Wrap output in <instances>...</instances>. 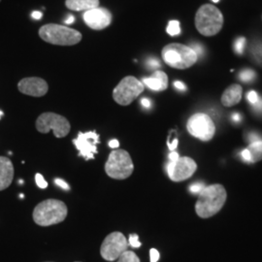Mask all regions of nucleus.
<instances>
[{
  "instance_id": "a211bd4d",
  "label": "nucleus",
  "mask_w": 262,
  "mask_h": 262,
  "mask_svg": "<svg viewBox=\"0 0 262 262\" xmlns=\"http://www.w3.org/2000/svg\"><path fill=\"white\" fill-rule=\"evenodd\" d=\"M66 6L73 11H89L99 7V0H66Z\"/></svg>"
},
{
  "instance_id": "58836bf2",
  "label": "nucleus",
  "mask_w": 262,
  "mask_h": 262,
  "mask_svg": "<svg viewBox=\"0 0 262 262\" xmlns=\"http://www.w3.org/2000/svg\"><path fill=\"white\" fill-rule=\"evenodd\" d=\"M253 107H255V109L256 110H259V111H261L262 110V98L259 97V99H258V101L256 102V103L253 105Z\"/></svg>"
},
{
  "instance_id": "a878e982",
  "label": "nucleus",
  "mask_w": 262,
  "mask_h": 262,
  "mask_svg": "<svg viewBox=\"0 0 262 262\" xmlns=\"http://www.w3.org/2000/svg\"><path fill=\"white\" fill-rule=\"evenodd\" d=\"M129 245L132 248H140L141 242L139 241V236L137 234H131L129 236Z\"/></svg>"
},
{
  "instance_id": "c85d7f7f",
  "label": "nucleus",
  "mask_w": 262,
  "mask_h": 262,
  "mask_svg": "<svg viewBox=\"0 0 262 262\" xmlns=\"http://www.w3.org/2000/svg\"><path fill=\"white\" fill-rule=\"evenodd\" d=\"M55 183H56V185H57L58 187H61V188L64 189V190H69V189H70L69 185L66 183V181H63V180H61V179H56V180H55Z\"/></svg>"
},
{
  "instance_id": "f257e3e1",
  "label": "nucleus",
  "mask_w": 262,
  "mask_h": 262,
  "mask_svg": "<svg viewBox=\"0 0 262 262\" xmlns=\"http://www.w3.org/2000/svg\"><path fill=\"white\" fill-rule=\"evenodd\" d=\"M226 197V190L222 185H212L204 187L199 192L195 204L197 215L202 219H208L217 214L225 206Z\"/></svg>"
},
{
  "instance_id": "c9c22d12",
  "label": "nucleus",
  "mask_w": 262,
  "mask_h": 262,
  "mask_svg": "<svg viewBox=\"0 0 262 262\" xmlns=\"http://www.w3.org/2000/svg\"><path fill=\"white\" fill-rule=\"evenodd\" d=\"M109 147H110L111 149H117V148L120 147V142L117 140V139L111 140L109 142Z\"/></svg>"
},
{
  "instance_id": "39448f33",
  "label": "nucleus",
  "mask_w": 262,
  "mask_h": 262,
  "mask_svg": "<svg viewBox=\"0 0 262 262\" xmlns=\"http://www.w3.org/2000/svg\"><path fill=\"white\" fill-rule=\"evenodd\" d=\"M161 56L167 66L175 69H187L196 63L198 56L188 46L172 43L162 49Z\"/></svg>"
},
{
  "instance_id": "412c9836",
  "label": "nucleus",
  "mask_w": 262,
  "mask_h": 262,
  "mask_svg": "<svg viewBox=\"0 0 262 262\" xmlns=\"http://www.w3.org/2000/svg\"><path fill=\"white\" fill-rule=\"evenodd\" d=\"M166 31L169 35L171 36H177L181 33V28H180V23L178 20H171L169 21L168 26L166 28Z\"/></svg>"
},
{
  "instance_id": "4be33fe9",
  "label": "nucleus",
  "mask_w": 262,
  "mask_h": 262,
  "mask_svg": "<svg viewBox=\"0 0 262 262\" xmlns=\"http://www.w3.org/2000/svg\"><path fill=\"white\" fill-rule=\"evenodd\" d=\"M239 78H240L241 81H243L245 83H250V82L254 80L255 72L252 69H245L240 73Z\"/></svg>"
},
{
  "instance_id": "7ed1b4c3",
  "label": "nucleus",
  "mask_w": 262,
  "mask_h": 262,
  "mask_svg": "<svg viewBox=\"0 0 262 262\" xmlns=\"http://www.w3.org/2000/svg\"><path fill=\"white\" fill-rule=\"evenodd\" d=\"M39 36L43 41L57 46H73L83 38L78 30L56 24H48L40 28Z\"/></svg>"
},
{
  "instance_id": "cd10ccee",
  "label": "nucleus",
  "mask_w": 262,
  "mask_h": 262,
  "mask_svg": "<svg viewBox=\"0 0 262 262\" xmlns=\"http://www.w3.org/2000/svg\"><path fill=\"white\" fill-rule=\"evenodd\" d=\"M247 98H248V100H249L250 103L254 105V104L258 101L259 96H258V94H256V92L251 91V92L248 94V95H247Z\"/></svg>"
},
{
  "instance_id": "a19ab883",
  "label": "nucleus",
  "mask_w": 262,
  "mask_h": 262,
  "mask_svg": "<svg viewBox=\"0 0 262 262\" xmlns=\"http://www.w3.org/2000/svg\"><path fill=\"white\" fill-rule=\"evenodd\" d=\"M240 119H241V117H240L239 114H233V115H232V120H233L234 122H239Z\"/></svg>"
},
{
  "instance_id": "bb28decb",
  "label": "nucleus",
  "mask_w": 262,
  "mask_h": 262,
  "mask_svg": "<svg viewBox=\"0 0 262 262\" xmlns=\"http://www.w3.org/2000/svg\"><path fill=\"white\" fill-rule=\"evenodd\" d=\"M205 187L203 183H195L193 185H191L189 187V190L192 192V193H195V194H199V192Z\"/></svg>"
},
{
  "instance_id": "ddd939ff",
  "label": "nucleus",
  "mask_w": 262,
  "mask_h": 262,
  "mask_svg": "<svg viewBox=\"0 0 262 262\" xmlns=\"http://www.w3.org/2000/svg\"><path fill=\"white\" fill-rule=\"evenodd\" d=\"M85 25L94 30H102L112 23V14L106 8L97 7L85 11L83 16Z\"/></svg>"
},
{
  "instance_id": "4c0bfd02",
  "label": "nucleus",
  "mask_w": 262,
  "mask_h": 262,
  "mask_svg": "<svg viewBox=\"0 0 262 262\" xmlns=\"http://www.w3.org/2000/svg\"><path fill=\"white\" fill-rule=\"evenodd\" d=\"M32 18L35 19H42V17H43V15H42V13L41 12H39V11H34L33 13H32Z\"/></svg>"
},
{
  "instance_id": "423d86ee",
  "label": "nucleus",
  "mask_w": 262,
  "mask_h": 262,
  "mask_svg": "<svg viewBox=\"0 0 262 262\" xmlns=\"http://www.w3.org/2000/svg\"><path fill=\"white\" fill-rule=\"evenodd\" d=\"M134 165L130 155L124 150H114L105 163V172L110 178L124 180L130 177Z\"/></svg>"
},
{
  "instance_id": "e433bc0d",
  "label": "nucleus",
  "mask_w": 262,
  "mask_h": 262,
  "mask_svg": "<svg viewBox=\"0 0 262 262\" xmlns=\"http://www.w3.org/2000/svg\"><path fill=\"white\" fill-rule=\"evenodd\" d=\"M141 104H142L145 108H147V109H149V108H150V106H151V103H150V101L148 98H143V99L141 100Z\"/></svg>"
},
{
  "instance_id": "4468645a",
  "label": "nucleus",
  "mask_w": 262,
  "mask_h": 262,
  "mask_svg": "<svg viewBox=\"0 0 262 262\" xmlns=\"http://www.w3.org/2000/svg\"><path fill=\"white\" fill-rule=\"evenodd\" d=\"M18 89L21 94L33 97H41L47 94L49 85L42 78L28 77L19 81Z\"/></svg>"
},
{
  "instance_id": "f03ea898",
  "label": "nucleus",
  "mask_w": 262,
  "mask_h": 262,
  "mask_svg": "<svg viewBox=\"0 0 262 262\" xmlns=\"http://www.w3.org/2000/svg\"><path fill=\"white\" fill-rule=\"evenodd\" d=\"M67 214L66 203L56 199H48L34 208L33 221L40 226H51L62 223Z\"/></svg>"
},
{
  "instance_id": "72a5a7b5",
  "label": "nucleus",
  "mask_w": 262,
  "mask_h": 262,
  "mask_svg": "<svg viewBox=\"0 0 262 262\" xmlns=\"http://www.w3.org/2000/svg\"><path fill=\"white\" fill-rule=\"evenodd\" d=\"M179 141L178 139H175V140L173 141V143H170V142H167V146H168L169 150H175V149H177V147H178Z\"/></svg>"
},
{
  "instance_id": "2f4dec72",
  "label": "nucleus",
  "mask_w": 262,
  "mask_h": 262,
  "mask_svg": "<svg viewBox=\"0 0 262 262\" xmlns=\"http://www.w3.org/2000/svg\"><path fill=\"white\" fill-rule=\"evenodd\" d=\"M174 86L179 90V91H182V92H185L186 90H187V86H186V84H184V83H182V82H180V81H176V82H174Z\"/></svg>"
},
{
  "instance_id": "f8f14e48",
  "label": "nucleus",
  "mask_w": 262,
  "mask_h": 262,
  "mask_svg": "<svg viewBox=\"0 0 262 262\" xmlns=\"http://www.w3.org/2000/svg\"><path fill=\"white\" fill-rule=\"evenodd\" d=\"M99 143V134L96 131L80 132L78 137L73 140V144L79 150V156L85 160L94 159V155L98 152L97 145Z\"/></svg>"
},
{
  "instance_id": "6e6552de",
  "label": "nucleus",
  "mask_w": 262,
  "mask_h": 262,
  "mask_svg": "<svg viewBox=\"0 0 262 262\" xmlns=\"http://www.w3.org/2000/svg\"><path fill=\"white\" fill-rule=\"evenodd\" d=\"M36 128L39 132L46 134L50 130L54 131L56 138H63L70 132V122L56 113H44L38 117Z\"/></svg>"
},
{
  "instance_id": "393cba45",
  "label": "nucleus",
  "mask_w": 262,
  "mask_h": 262,
  "mask_svg": "<svg viewBox=\"0 0 262 262\" xmlns=\"http://www.w3.org/2000/svg\"><path fill=\"white\" fill-rule=\"evenodd\" d=\"M35 182H36V185H37L38 187H40V188H47L48 183L41 174L38 173V174L35 175Z\"/></svg>"
},
{
  "instance_id": "b1692460",
  "label": "nucleus",
  "mask_w": 262,
  "mask_h": 262,
  "mask_svg": "<svg viewBox=\"0 0 262 262\" xmlns=\"http://www.w3.org/2000/svg\"><path fill=\"white\" fill-rule=\"evenodd\" d=\"M146 64H147V67L149 69H159V67H160V62H159V59H157L155 57L149 58L147 60Z\"/></svg>"
},
{
  "instance_id": "dca6fc26",
  "label": "nucleus",
  "mask_w": 262,
  "mask_h": 262,
  "mask_svg": "<svg viewBox=\"0 0 262 262\" xmlns=\"http://www.w3.org/2000/svg\"><path fill=\"white\" fill-rule=\"evenodd\" d=\"M143 84L147 85L151 91L162 92L165 91L168 86V77L160 70H156L150 77L143 79Z\"/></svg>"
},
{
  "instance_id": "1a4fd4ad",
  "label": "nucleus",
  "mask_w": 262,
  "mask_h": 262,
  "mask_svg": "<svg viewBox=\"0 0 262 262\" xmlns=\"http://www.w3.org/2000/svg\"><path fill=\"white\" fill-rule=\"evenodd\" d=\"M187 131L199 140L210 141L215 135V125L212 119L203 113H198L187 121Z\"/></svg>"
},
{
  "instance_id": "473e14b6",
  "label": "nucleus",
  "mask_w": 262,
  "mask_h": 262,
  "mask_svg": "<svg viewBox=\"0 0 262 262\" xmlns=\"http://www.w3.org/2000/svg\"><path fill=\"white\" fill-rule=\"evenodd\" d=\"M241 157H242V159H243L245 161L251 162V155H250L249 150H247V149H245V150L241 152Z\"/></svg>"
},
{
  "instance_id": "aec40b11",
  "label": "nucleus",
  "mask_w": 262,
  "mask_h": 262,
  "mask_svg": "<svg viewBox=\"0 0 262 262\" xmlns=\"http://www.w3.org/2000/svg\"><path fill=\"white\" fill-rule=\"evenodd\" d=\"M118 259H119L118 262H140V259L136 255V253L131 251L124 252Z\"/></svg>"
},
{
  "instance_id": "9d476101",
  "label": "nucleus",
  "mask_w": 262,
  "mask_h": 262,
  "mask_svg": "<svg viewBox=\"0 0 262 262\" xmlns=\"http://www.w3.org/2000/svg\"><path fill=\"white\" fill-rule=\"evenodd\" d=\"M128 249V241L121 232H113L104 239L100 248V253L103 259L114 261Z\"/></svg>"
},
{
  "instance_id": "f704fd0d",
  "label": "nucleus",
  "mask_w": 262,
  "mask_h": 262,
  "mask_svg": "<svg viewBox=\"0 0 262 262\" xmlns=\"http://www.w3.org/2000/svg\"><path fill=\"white\" fill-rule=\"evenodd\" d=\"M179 158H180V156H179L178 152L173 150L169 155V161H176V160H178Z\"/></svg>"
},
{
  "instance_id": "9b49d317",
  "label": "nucleus",
  "mask_w": 262,
  "mask_h": 262,
  "mask_svg": "<svg viewBox=\"0 0 262 262\" xmlns=\"http://www.w3.org/2000/svg\"><path fill=\"white\" fill-rule=\"evenodd\" d=\"M196 162L190 158H179L176 161H169L167 174L173 182H183L190 178L196 171Z\"/></svg>"
},
{
  "instance_id": "79ce46f5",
  "label": "nucleus",
  "mask_w": 262,
  "mask_h": 262,
  "mask_svg": "<svg viewBox=\"0 0 262 262\" xmlns=\"http://www.w3.org/2000/svg\"><path fill=\"white\" fill-rule=\"evenodd\" d=\"M4 115V113L2 112V111H0V119H1V117Z\"/></svg>"
},
{
  "instance_id": "20e7f679",
  "label": "nucleus",
  "mask_w": 262,
  "mask_h": 262,
  "mask_svg": "<svg viewBox=\"0 0 262 262\" xmlns=\"http://www.w3.org/2000/svg\"><path fill=\"white\" fill-rule=\"evenodd\" d=\"M195 27L198 32L204 36H214L224 27V15L214 5H202L195 15Z\"/></svg>"
},
{
  "instance_id": "c03bdc74",
  "label": "nucleus",
  "mask_w": 262,
  "mask_h": 262,
  "mask_svg": "<svg viewBox=\"0 0 262 262\" xmlns=\"http://www.w3.org/2000/svg\"><path fill=\"white\" fill-rule=\"evenodd\" d=\"M0 2H1V0H0Z\"/></svg>"
},
{
  "instance_id": "6ab92c4d",
  "label": "nucleus",
  "mask_w": 262,
  "mask_h": 262,
  "mask_svg": "<svg viewBox=\"0 0 262 262\" xmlns=\"http://www.w3.org/2000/svg\"><path fill=\"white\" fill-rule=\"evenodd\" d=\"M251 155V162H257L262 159V140L255 141L247 148Z\"/></svg>"
},
{
  "instance_id": "f3484780",
  "label": "nucleus",
  "mask_w": 262,
  "mask_h": 262,
  "mask_svg": "<svg viewBox=\"0 0 262 262\" xmlns=\"http://www.w3.org/2000/svg\"><path fill=\"white\" fill-rule=\"evenodd\" d=\"M243 89L240 84L229 85L222 95V103L225 107H232L239 103L242 99Z\"/></svg>"
},
{
  "instance_id": "37998d69",
  "label": "nucleus",
  "mask_w": 262,
  "mask_h": 262,
  "mask_svg": "<svg viewBox=\"0 0 262 262\" xmlns=\"http://www.w3.org/2000/svg\"><path fill=\"white\" fill-rule=\"evenodd\" d=\"M212 1H213V2H215V3H217L220 0H212Z\"/></svg>"
},
{
  "instance_id": "5701e85b",
  "label": "nucleus",
  "mask_w": 262,
  "mask_h": 262,
  "mask_svg": "<svg viewBox=\"0 0 262 262\" xmlns=\"http://www.w3.org/2000/svg\"><path fill=\"white\" fill-rule=\"evenodd\" d=\"M246 38L239 37L234 43V50L235 52L238 54V55H242L244 52V49L246 46Z\"/></svg>"
},
{
  "instance_id": "2eb2a0df",
  "label": "nucleus",
  "mask_w": 262,
  "mask_h": 262,
  "mask_svg": "<svg viewBox=\"0 0 262 262\" xmlns=\"http://www.w3.org/2000/svg\"><path fill=\"white\" fill-rule=\"evenodd\" d=\"M14 179V165L11 159L0 157V191L10 187Z\"/></svg>"
},
{
  "instance_id": "0eeeda50",
  "label": "nucleus",
  "mask_w": 262,
  "mask_h": 262,
  "mask_svg": "<svg viewBox=\"0 0 262 262\" xmlns=\"http://www.w3.org/2000/svg\"><path fill=\"white\" fill-rule=\"evenodd\" d=\"M144 84L133 76H126L113 91L114 100L122 106L130 105L143 92Z\"/></svg>"
},
{
  "instance_id": "c756f323",
  "label": "nucleus",
  "mask_w": 262,
  "mask_h": 262,
  "mask_svg": "<svg viewBox=\"0 0 262 262\" xmlns=\"http://www.w3.org/2000/svg\"><path fill=\"white\" fill-rule=\"evenodd\" d=\"M190 48L195 52V54H196L197 56H202V55L204 54V50H203V48H202L201 45H199V44H195V43H193V44H192V46Z\"/></svg>"
},
{
  "instance_id": "ea45409f",
  "label": "nucleus",
  "mask_w": 262,
  "mask_h": 262,
  "mask_svg": "<svg viewBox=\"0 0 262 262\" xmlns=\"http://www.w3.org/2000/svg\"><path fill=\"white\" fill-rule=\"evenodd\" d=\"M74 21H75V17L72 16V15H69V16L67 17V19H66V24H67V25H71V24H73Z\"/></svg>"
},
{
  "instance_id": "7c9ffc66",
  "label": "nucleus",
  "mask_w": 262,
  "mask_h": 262,
  "mask_svg": "<svg viewBox=\"0 0 262 262\" xmlns=\"http://www.w3.org/2000/svg\"><path fill=\"white\" fill-rule=\"evenodd\" d=\"M150 262H158L159 259V253L158 250L151 249L150 251Z\"/></svg>"
}]
</instances>
